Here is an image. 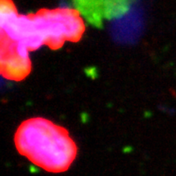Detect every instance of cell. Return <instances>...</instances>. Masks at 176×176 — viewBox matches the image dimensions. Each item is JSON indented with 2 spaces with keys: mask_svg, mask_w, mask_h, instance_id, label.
<instances>
[{
  "mask_svg": "<svg viewBox=\"0 0 176 176\" xmlns=\"http://www.w3.org/2000/svg\"><path fill=\"white\" fill-rule=\"evenodd\" d=\"M0 11L1 34L25 51H34L42 45L59 50L67 42H79L85 31L81 13L72 8H43L20 14L12 0H1Z\"/></svg>",
  "mask_w": 176,
  "mask_h": 176,
  "instance_id": "6da1fadb",
  "label": "cell"
},
{
  "mask_svg": "<svg viewBox=\"0 0 176 176\" xmlns=\"http://www.w3.org/2000/svg\"><path fill=\"white\" fill-rule=\"evenodd\" d=\"M14 140L20 155L53 174L67 172L78 151L67 129L41 117L23 121L14 133Z\"/></svg>",
  "mask_w": 176,
  "mask_h": 176,
  "instance_id": "7a4b0ae2",
  "label": "cell"
},
{
  "mask_svg": "<svg viewBox=\"0 0 176 176\" xmlns=\"http://www.w3.org/2000/svg\"><path fill=\"white\" fill-rule=\"evenodd\" d=\"M0 71L4 78L20 82L31 71L29 52L23 51L18 44L5 34H1Z\"/></svg>",
  "mask_w": 176,
  "mask_h": 176,
  "instance_id": "3957f363",
  "label": "cell"
}]
</instances>
